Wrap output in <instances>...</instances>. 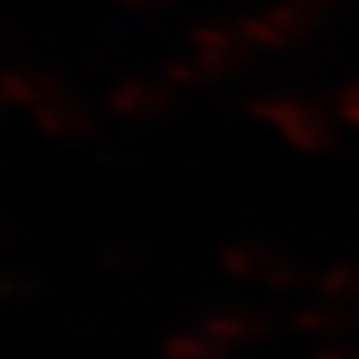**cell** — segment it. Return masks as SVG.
I'll list each match as a JSON object with an SVG mask.
<instances>
[{"label": "cell", "mask_w": 359, "mask_h": 359, "mask_svg": "<svg viewBox=\"0 0 359 359\" xmlns=\"http://www.w3.org/2000/svg\"><path fill=\"white\" fill-rule=\"evenodd\" d=\"M256 118L268 123L271 130H279L283 138L302 153H321L329 149L332 142V123L321 107L306 104V100H294V96H268L260 104H252Z\"/></svg>", "instance_id": "obj_1"}, {"label": "cell", "mask_w": 359, "mask_h": 359, "mask_svg": "<svg viewBox=\"0 0 359 359\" xmlns=\"http://www.w3.org/2000/svg\"><path fill=\"white\" fill-rule=\"evenodd\" d=\"M218 264H222L226 276L241 279V283H264L271 290H294L298 283H302L298 264H290V260H283V256H276L271 249L252 245V241L226 245V249L218 252Z\"/></svg>", "instance_id": "obj_2"}, {"label": "cell", "mask_w": 359, "mask_h": 359, "mask_svg": "<svg viewBox=\"0 0 359 359\" xmlns=\"http://www.w3.org/2000/svg\"><path fill=\"white\" fill-rule=\"evenodd\" d=\"M310 20L313 15L306 8H294V4H276L268 12H256V15H245L241 23V35L252 50H283V46H294L310 35Z\"/></svg>", "instance_id": "obj_3"}, {"label": "cell", "mask_w": 359, "mask_h": 359, "mask_svg": "<svg viewBox=\"0 0 359 359\" xmlns=\"http://www.w3.org/2000/svg\"><path fill=\"white\" fill-rule=\"evenodd\" d=\"M249 42H245L241 27H222V23H203V27L191 31V50L187 57L195 62V69L203 76H218V73H229L237 62L245 57Z\"/></svg>", "instance_id": "obj_4"}, {"label": "cell", "mask_w": 359, "mask_h": 359, "mask_svg": "<svg viewBox=\"0 0 359 359\" xmlns=\"http://www.w3.org/2000/svg\"><path fill=\"white\" fill-rule=\"evenodd\" d=\"M31 118H35V126L54 142H73V138H81V134H88V115H84V107L76 104V100H69L65 92H54L50 100H42V104L31 111Z\"/></svg>", "instance_id": "obj_5"}, {"label": "cell", "mask_w": 359, "mask_h": 359, "mask_svg": "<svg viewBox=\"0 0 359 359\" xmlns=\"http://www.w3.org/2000/svg\"><path fill=\"white\" fill-rule=\"evenodd\" d=\"M203 332L215 337L222 348H237V344H249V340H260L268 332V318L256 310H218L203 321Z\"/></svg>", "instance_id": "obj_6"}, {"label": "cell", "mask_w": 359, "mask_h": 359, "mask_svg": "<svg viewBox=\"0 0 359 359\" xmlns=\"http://www.w3.org/2000/svg\"><path fill=\"white\" fill-rule=\"evenodd\" d=\"M107 104L118 118H153L168 107V92L165 84H153V81H123L107 96Z\"/></svg>", "instance_id": "obj_7"}, {"label": "cell", "mask_w": 359, "mask_h": 359, "mask_svg": "<svg viewBox=\"0 0 359 359\" xmlns=\"http://www.w3.org/2000/svg\"><path fill=\"white\" fill-rule=\"evenodd\" d=\"M294 325V332H302V337H340V332L352 329V313L344 310V306L337 302H313V306H302V310L290 318Z\"/></svg>", "instance_id": "obj_8"}, {"label": "cell", "mask_w": 359, "mask_h": 359, "mask_svg": "<svg viewBox=\"0 0 359 359\" xmlns=\"http://www.w3.org/2000/svg\"><path fill=\"white\" fill-rule=\"evenodd\" d=\"M161 359H226V348L203 329H180L172 337H165Z\"/></svg>", "instance_id": "obj_9"}, {"label": "cell", "mask_w": 359, "mask_h": 359, "mask_svg": "<svg viewBox=\"0 0 359 359\" xmlns=\"http://www.w3.org/2000/svg\"><path fill=\"white\" fill-rule=\"evenodd\" d=\"M313 287H318V294L325 298V302H355L359 298V264H329V268L321 271L318 279H313Z\"/></svg>", "instance_id": "obj_10"}, {"label": "cell", "mask_w": 359, "mask_h": 359, "mask_svg": "<svg viewBox=\"0 0 359 359\" xmlns=\"http://www.w3.org/2000/svg\"><path fill=\"white\" fill-rule=\"evenodd\" d=\"M31 290V283H23V279L15 276H0V302H12V298H23Z\"/></svg>", "instance_id": "obj_11"}, {"label": "cell", "mask_w": 359, "mask_h": 359, "mask_svg": "<svg viewBox=\"0 0 359 359\" xmlns=\"http://www.w3.org/2000/svg\"><path fill=\"white\" fill-rule=\"evenodd\" d=\"M313 359H359L355 348H321Z\"/></svg>", "instance_id": "obj_12"}, {"label": "cell", "mask_w": 359, "mask_h": 359, "mask_svg": "<svg viewBox=\"0 0 359 359\" xmlns=\"http://www.w3.org/2000/svg\"><path fill=\"white\" fill-rule=\"evenodd\" d=\"M123 4L130 8V12H157L165 0H123Z\"/></svg>", "instance_id": "obj_13"}, {"label": "cell", "mask_w": 359, "mask_h": 359, "mask_svg": "<svg viewBox=\"0 0 359 359\" xmlns=\"http://www.w3.org/2000/svg\"><path fill=\"white\" fill-rule=\"evenodd\" d=\"M104 260L111 264V268H130L134 252H104Z\"/></svg>", "instance_id": "obj_14"}, {"label": "cell", "mask_w": 359, "mask_h": 359, "mask_svg": "<svg viewBox=\"0 0 359 359\" xmlns=\"http://www.w3.org/2000/svg\"><path fill=\"white\" fill-rule=\"evenodd\" d=\"M287 4L306 8V12H318V8H329V4H337V0H287Z\"/></svg>", "instance_id": "obj_15"}]
</instances>
